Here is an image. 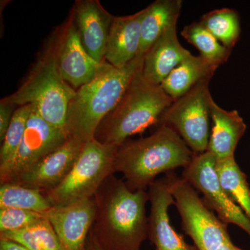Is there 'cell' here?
Here are the masks:
<instances>
[{
  "label": "cell",
  "instance_id": "83f0119b",
  "mask_svg": "<svg viewBox=\"0 0 250 250\" xmlns=\"http://www.w3.org/2000/svg\"><path fill=\"white\" fill-rule=\"evenodd\" d=\"M14 105L1 100L0 102V141H4L6 131L9 128L13 114L14 113Z\"/></svg>",
  "mask_w": 250,
  "mask_h": 250
},
{
  "label": "cell",
  "instance_id": "44dd1931",
  "mask_svg": "<svg viewBox=\"0 0 250 250\" xmlns=\"http://www.w3.org/2000/svg\"><path fill=\"white\" fill-rule=\"evenodd\" d=\"M0 238L15 242L29 250H65L45 216L22 229L0 233Z\"/></svg>",
  "mask_w": 250,
  "mask_h": 250
},
{
  "label": "cell",
  "instance_id": "ac0fdd59",
  "mask_svg": "<svg viewBox=\"0 0 250 250\" xmlns=\"http://www.w3.org/2000/svg\"><path fill=\"white\" fill-rule=\"evenodd\" d=\"M212 125L207 151L217 161L234 157L235 150L246 132L247 126L238 111H227L214 100L210 103Z\"/></svg>",
  "mask_w": 250,
  "mask_h": 250
},
{
  "label": "cell",
  "instance_id": "d6986e66",
  "mask_svg": "<svg viewBox=\"0 0 250 250\" xmlns=\"http://www.w3.org/2000/svg\"><path fill=\"white\" fill-rule=\"evenodd\" d=\"M182 7L181 0H156L145 8L139 54L144 55L167 28L177 23Z\"/></svg>",
  "mask_w": 250,
  "mask_h": 250
},
{
  "label": "cell",
  "instance_id": "484cf974",
  "mask_svg": "<svg viewBox=\"0 0 250 250\" xmlns=\"http://www.w3.org/2000/svg\"><path fill=\"white\" fill-rule=\"evenodd\" d=\"M32 110V104L19 106L15 110L0 150V166L9 162L17 151L24 137Z\"/></svg>",
  "mask_w": 250,
  "mask_h": 250
},
{
  "label": "cell",
  "instance_id": "4dcf8cb0",
  "mask_svg": "<svg viewBox=\"0 0 250 250\" xmlns=\"http://www.w3.org/2000/svg\"><path fill=\"white\" fill-rule=\"evenodd\" d=\"M233 249H234V250H243L241 249V248H238V247L235 246V245H234V248H233Z\"/></svg>",
  "mask_w": 250,
  "mask_h": 250
},
{
  "label": "cell",
  "instance_id": "d4e9b609",
  "mask_svg": "<svg viewBox=\"0 0 250 250\" xmlns=\"http://www.w3.org/2000/svg\"><path fill=\"white\" fill-rule=\"evenodd\" d=\"M181 35L200 51V55L215 66L219 67L228 62L231 55V49L222 45L200 22H194L184 27Z\"/></svg>",
  "mask_w": 250,
  "mask_h": 250
},
{
  "label": "cell",
  "instance_id": "603a6c76",
  "mask_svg": "<svg viewBox=\"0 0 250 250\" xmlns=\"http://www.w3.org/2000/svg\"><path fill=\"white\" fill-rule=\"evenodd\" d=\"M199 22L229 49L232 50L239 40L241 21L235 10L228 8L213 10L203 15Z\"/></svg>",
  "mask_w": 250,
  "mask_h": 250
},
{
  "label": "cell",
  "instance_id": "8fae6325",
  "mask_svg": "<svg viewBox=\"0 0 250 250\" xmlns=\"http://www.w3.org/2000/svg\"><path fill=\"white\" fill-rule=\"evenodd\" d=\"M54 40L59 72L74 89L91 82L106 62L100 63L87 53L71 17Z\"/></svg>",
  "mask_w": 250,
  "mask_h": 250
},
{
  "label": "cell",
  "instance_id": "5bb4252c",
  "mask_svg": "<svg viewBox=\"0 0 250 250\" xmlns=\"http://www.w3.org/2000/svg\"><path fill=\"white\" fill-rule=\"evenodd\" d=\"M147 192L150 203L147 238L156 250H197L195 246L188 244L171 225L168 210L174 201L166 177L154 181Z\"/></svg>",
  "mask_w": 250,
  "mask_h": 250
},
{
  "label": "cell",
  "instance_id": "3957f363",
  "mask_svg": "<svg viewBox=\"0 0 250 250\" xmlns=\"http://www.w3.org/2000/svg\"><path fill=\"white\" fill-rule=\"evenodd\" d=\"M143 62L141 54L122 67L105 62L91 82L76 90L67 111L68 137L83 142L95 139L99 125L116 107Z\"/></svg>",
  "mask_w": 250,
  "mask_h": 250
},
{
  "label": "cell",
  "instance_id": "6da1fadb",
  "mask_svg": "<svg viewBox=\"0 0 250 250\" xmlns=\"http://www.w3.org/2000/svg\"><path fill=\"white\" fill-rule=\"evenodd\" d=\"M95 216L90 234L103 250H140L147 238L146 190L133 191L114 174L94 195Z\"/></svg>",
  "mask_w": 250,
  "mask_h": 250
},
{
  "label": "cell",
  "instance_id": "7a4b0ae2",
  "mask_svg": "<svg viewBox=\"0 0 250 250\" xmlns=\"http://www.w3.org/2000/svg\"><path fill=\"white\" fill-rule=\"evenodd\" d=\"M194 153L172 128L159 125L147 137L126 141L118 148L114 172L133 191L146 190L161 173L186 167Z\"/></svg>",
  "mask_w": 250,
  "mask_h": 250
},
{
  "label": "cell",
  "instance_id": "4316f807",
  "mask_svg": "<svg viewBox=\"0 0 250 250\" xmlns=\"http://www.w3.org/2000/svg\"><path fill=\"white\" fill-rule=\"evenodd\" d=\"M44 217L43 214L31 210L0 208V233L22 229Z\"/></svg>",
  "mask_w": 250,
  "mask_h": 250
},
{
  "label": "cell",
  "instance_id": "7402d4cb",
  "mask_svg": "<svg viewBox=\"0 0 250 250\" xmlns=\"http://www.w3.org/2000/svg\"><path fill=\"white\" fill-rule=\"evenodd\" d=\"M216 170L224 190L250 220V187L235 158L217 161Z\"/></svg>",
  "mask_w": 250,
  "mask_h": 250
},
{
  "label": "cell",
  "instance_id": "8992f818",
  "mask_svg": "<svg viewBox=\"0 0 250 250\" xmlns=\"http://www.w3.org/2000/svg\"><path fill=\"white\" fill-rule=\"evenodd\" d=\"M169 190L174 198L184 233L197 250H234L228 225L207 207L198 192L173 172L166 174Z\"/></svg>",
  "mask_w": 250,
  "mask_h": 250
},
{
  "label": "cell",
  "instance_id": "7c38bea8",
  "mask_svg": "<svg viewBox=\"0 0 250 250\" xmlns=\"http://www.w3.org/2000/svg\"><path fill=\"white\" fill-rule=\"evenodd\" d=\"M86 142L68 137L58 149L18 176L11 183L37 189L42 192L58 186L66 177Z\"/></svg>",
  "mask_w": 250,
  "mask_h": 250
},
{
  "label": "cell",
  "instance_id": "30bf717a",
  "mask_svg": "<svg viewBox=\"0 0 250 250\" xmlns=\"http://www.w3.org/2000/svg\"><path fill=\"white\" fill-rule=\"evenodd\" d=\"M68 135L41 118L33 106L22 142L9 162L0 166V183H11L66 142Z\"/></svg>",
  "mask_w": 250,
  "mask_h": 250
},
{
  "label": "cell",
  "instance_id": "ba28073f",
  "mask_svg": "<svg viewBox=\"0 0 250 250\" xmlns=\"http://www.w3.org/2000/svg\"><path fill=\"white\" fill-rule=\"evenodd\" d=\"M208 77L197 83L166 110L160 124L172 128L195 153L207 152L210 137V103Z\"/></svg>",
  "mask_w": 250,
  "mask_h": 250
},
{
  "label": "cell",
  "instance_id": "2e32d148",
  "mask_svg": "<svg viewBox=\"0 0 250 250\" xmlns=\"http://www.w3.org/2000/svg\"><path fill=\"white\" fill-rule=\"evenodd\" d=\"M177 23L172 24L143 55V76L151 83L160 85L179 64L191 55L177 36Z\"/></svg>",
  "mask_w": 250,
  "mask_h": 250
},
{
  "label": "cell",
  "instance_id": "f1b7e54d",
  "mask_svg": "<svg viewBox=\"0 0 250 250\" xmlns=\"http://www.w3.org/2000/svg\"><path fill=\"white\" fill-rule=\"evenodd\" d=\"M0 250H29L9 240L0 238Z\"/></svg>",
  "mask_w": 250,
  "mask_h": 250
},
{
  "label": "cell",
  "instance_id": "277c9868",
  "mask_svg": "<svg viewBox=\"0 0 250 250\" xmlns=\"http://www.w3.org/2000/svg\"><path fill=\"white\" fill-rule=\"evenodd\" d=\"M173 102L160 85L145 78L141 67L116 107L99 125L95 139L120 146L130 136L160 124L163 115Z\"/></svg>",
  "mask_w": 250,
  "mask_h": 250
},
{
  "label": "cell",
  "instance_id": "52a82bcc",
  "mask_svg": "<svg viewBox=\"0 0 250 250\" xmlns=\"http://www.w3.org/2000/svg\"><path fill=\"white\" fill-rule=\"evenodd\" d=\"M116 145L95 139L85 143L73 167L57 187L43 192L52 207H62L93 197L108 177L115 174Z\"/></svg>",
  "mask_w": 250,
  "mask_h": 250
},
{
  "label": "cell",
  "instance_id": "cb8c5ba5",
  "mask_svg": "<svg viewBox=\"0 0 250 250\" xmlns=\"http://www.w3.org/2000/svg\"><path fill=\"white\" fill-rule=\"evenodd\" d=\"M52 206L37 189L23 187L14 183L0 186V208H15L45 214Z\"/></svg>",
  "mask_w": 250,
  "mask_h": 250
},
{
  "label": "cell",
  "instance_id": "f546056e",
  "mask_svg": "<svg viewBox=\"0 0 250 250\" xmlns=\"http://www.w3.org/2000/svg\"><path fill=\"white\" fill-rule=\"evenodd\" d=\"M85 250H103L94 239L90 233L88 235V239H87Z\"/></svg>",
  "mask_w": 250,
  "mask_h": 250
},
{
  "label": "cell",
  "instance_id": "5b68a950",
  "mask_svg": "<svg viewBox=\"0 0 250 250\" xmlns=\"http://www.w3.org/2000/svg\"><path fill=\"white\" fill-rule=\"evenodd\" d=\"M75 93L59 72L53 37L19 88L1 100L14 106L32 104L46 122L66 131L67 111Z\"/></svg>",
  "mask_w": 250,
  "mask_h": 250
},
{
  "label": "cell",
  "instance_id": "9c48e42d",
  "mask_svg": "<svg viewBox=\"0 0 250 250\" xmlns=\"http://www.w3.org/2000/svg\"><path fill=\"white\" fill-rule=\"evenodd\" d=\"M216 159L207 151L194 154L190 164L184 167L182 177L197 192L204 202L224 223L233 224L250 237V220L224 190L216 170Z\"/></svg>",
  "mask_w": 250,
  "mask_h": 250
},
{
  "label": "cell",
  "instance_id": "4fadbf2b",
  "mask_svg": "<svg viewBox=\"0 0 250 250\" xmlns=\"http://www.w3.org/2000/svg\"><path fill=\"white\" fill-rule=\"evenodd\" d=\"M45 218L52 225L65 250H85L95 216L93 197L62 207H52Z\"/></svg>",
  "mask_w": 250,
  "mask_h": 250
},
{
  "label": "cell",
  "instance_id": "ffe728a7",
  "mask_svg": "<svg viewBox=\"0 0 250 250\" xmlns=\"http://www.w3.org/2000/svg\"><path fill=\"white\" fill-rule=\"evenodd\" d=\"M218 67L201 55L191 54L164 79L160 86L174 101L202 80L212 78Z\"/></svg>",
  "mask_w": 250,
  "mask_h": 250
},
{
  "label": "cell",
  "instance_id": "e0dca14e",
  "mask_svg": "<svg viewBox=\"0 0 250 250\" xmlns=\"http://www.w3.org/2000/svg\"><path fill=\"white\" fill-rule=\"evenodd\" d=\"M145 9L130 16H114L112 22L105 62L116 67H122L139 55L141 21Z\"/></svg>",
  "mask_w": 250,
  "mask_h": 250
},
{
  "label": "cell",
  "instance_id": "9a60e30c",
  "mask_svg": "<svg viewBox=\"0 0 250 250\" xmlns=\"http://www.w3.org/2000/svg\"><path fill=\"white\" fill-rule=\"evenodd\" d=\"M83 48L100 63L105 62L106 45L114 16L98 0H80L71 15Z\"/></svg>",
  "mask_w": 250,
  "mask_h": 250
}]
</instances>
